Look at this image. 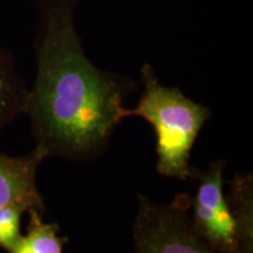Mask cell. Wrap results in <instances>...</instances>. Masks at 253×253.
Instances as JSON below:
<instances>
[{"label": "cell", "instance_id": "cell-7", "mask_svg": "<svg viewBox=\"0 0 253 253\" xmlns=\"http://www.w3.org/2000/svg\"><path fill=\"white\" fill-rule=\"evenodd\" d=\"M26 235L20 239L9 253H62L67 238L59 236L56 223H45L42 213L37 210L28 211Z\"/></svg>", "mask_w": 253, "mask_h": 253}, {"label": "cell", "instance_id": "cell-3", "mask_svg": "<svg viewBox=\"0 0 253 253\" xmlns=\"http://www.w3.org/2000/svg\"><path fill=\"white\" fill-rule=\"evenodd\" d=\"M134 253H218L196 232L190 219V195L157 204L138 196Z\"/></svg>", "mask_w": 253, "mask_h": 253}, {"label": "cell", "instance_id": "cell-1", "mask_svg": "<svg viewBox=\"0 0 253 253\" xmlns=\"http://www.w3.org/2000/svg\"><path fill=\"white\" fill-rule=\"evenodd\" d=\"M81 0H40L37 77L27 93L37 147L47 157H97L123 120V101L135 82L94 65L75 26Z\"/></svg>", "mask_w": 253, "mask_h": 253}, {"label": "cell", "instance_id": "cell-6", "mask_svg": "<svg viewBox=\"0 0 253 253\" xmlns=\"http://www.w3.org/2000/svg\"><path fill=\"white\" fill-rule=\"evenodd\" d=\"M28 89L15 67L14 59L0 49V130L20 114H25Z\"/></svg>", "mask_w": 253, "mask_h": 253}, {"label": "cell", "instance_id": "cell-5", "mask_svg": "<svg viewBox=\"0 0 253 253\" xmlns=\"http://www.w3.org/2000/svg\"><path fill=\"white\" fill-rule=\"evenodd\" d=\"M47 155L37 147L26 156L12 157L0 153V207L18 205L26 212L45 213L42 196L37 188V171Z\"/></svg>", "mask_w": 253, "mask_h": 253}, {"label": "cell", "instance_id": "cell-9", "mask_svg": "<svg viewBox=\"0 0 253 253\" xmlns=\"http://www.w3.org/2000/svg\"><path fill=\"white\" fill-rule=\"evenodd\" d=\"M26 212L18 205H1L0 207V248L11 252L20 239V220Z\"/></svg>", "mask_w": 253, "mask_h": 253}, {"label": "cell", "instance_id": "cell-4", "mask_svg": "<svg viewBox=\"0 0 253 253\" xmlns=\"http://www.w3.org/2000/svg\"><path fill=\"white\" fill-rule=\"evenodd\" d=\"M224 160L209 164L204 171L195 169L190 181L196 185L190 196V219L196 232L218 253H253L243 238L224 190Z\"/></svg>", "mask_w": 253, "mask_h": 253}, {"label": "cell", "instance_id": "cell-8", "mask_svg": "<svg viewBox=\"0 0 253 253\" xmlns=\"http://www.w3.org/2000/svg\"><path fill=\"white\" fill-rule=\"evenodd\" d=\"M231 212L243 238L253 246V182L249 173H236L225 191Z\"/></svg>", "mask_w": 253, "mask_h": 253}, {"label": "cell", "instance_id": "cell-2", "mask_svg": "<svg viewBox=\"0 0 253 253\" xmlns=\"http://www.w3.org/2000/svg\"><path fill=\"white\" fill-rule=\"evenodd\" d=\"M143 93L134 109H123V119L140 116L154 126L157 135V172L188 182L194 168L190 155L199 131L211 118V109L195 102L178 87L164 86L149 63L141 69Z\"/></svg>", "mask_w": 253, "mask_h": 253}]
</instances>
